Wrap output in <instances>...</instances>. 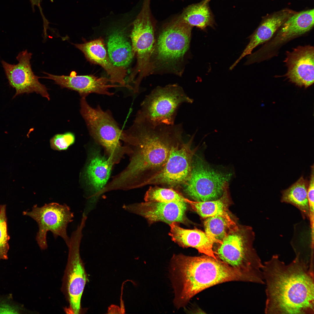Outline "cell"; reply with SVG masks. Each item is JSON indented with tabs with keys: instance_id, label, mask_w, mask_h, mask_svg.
Instances as JSON below:
<instances>
[{
	"instance_id": "1",
	"label": "cell",
	"mask_w": 314,
	"mask_h": 314,
	"mask_svg": "<svg viewBox=\"0 0 314 314\" xmlns=\"http://www.w3.org/2000/svg\"><path fill=\"white\" fill-rule=\"evenodd\" d=\"M182 124L154 125L135 119L122 131L121 140L129 158L127 166L108 183L113 190H127L144 183L163 167L172 148L183 141Z\"/></svg>"
},
{
	"instance_id": "2",
	"label": "cell",
	"mask_w": 314,
	"mask_h": 314,
	"mask_svg": "<svg viewBox=\"0 0 314 314\" xmlns=\"http://www.w3.org/2000/svg\"><path fill=\"white\" fill-rule=\"evenodd\" d=\"M262 272L265 313H314V266L296 257L286 264L276 254L263 264Z\"/></svg>"
},
{
	"instance_id": "3",
	"label": "cell",
	"mask_w": 314,
	"mask_h": 314,
	"mask_svg": "<svg viewBox=\"0 0 314 314\" xmlns=\"http://www.w3.org/2000/svg\"><path fill=\"white\" fill-rule=\"evenodd\" d=\"M170 277L174 293L173 303L179 308L194 296L215 285L231 281L256 283L251 275L207 255L174 254L170 265Z\"/></svg>"
},
{
	"instance_id": "4",
	"label": "cell",
	"mask_w": 314,
	"mask_h": 314,
	"mask_svg": "<svg viewBox=\"0 0 314 314\" xmlns=\"http://www.w3.org/2000/svg\"><path fill=\"white\" fill-rule=\"evenodd\" d=\"M192 27L178 17L166 24L155 42L150 72L159 69H175L188 49Z\"/></svg>"
},
{
	"instance_id": "5",
	"label": "cell",
	"mask_w": 314,
	"mask_h": 314,
	"mask_svg": "<svg viewBox=\"0 0 314 314\" xmlns=\"http://www.w3.org/2000/svg\"><path fill=\"white\" fill-rule=\"evenodd\" d=\"M80 113L90 133L104 148L108 158L114 165L118 163L126 154V149L121 144L122 130L109 110L104 111L99 106H90L85 98L80 100Z\"/></svg>"
},
{
	"instance_id": "6",
	"label": "cell",
	"mask_w": 314,
	"mask_h": 314,
	"mask_svg": "<svg viewBox=\"0 0 314 314\" xmlns=\"http://www.w3.org/2000/svg\"><path fill=\"white\" fill-rule=\"evenodd\" d=\"M193 101L177 84L158 86L144 98L135 119L154 125H174L180 105Z\"/></svg>"
},
{
	"instance_id": "7",
	"label": "cell",
	"mask_w": 314,
	"mask_h": 314,
	"mask_svg": "<svg viewBox=\"0 0 314 314\" xmlns=\"http://www.w3.org/2000/svg\"><path fill=\"white\" fill-rule=\"evenodd\" d=\"M150 1L145 0L141 11L133 22L130 35L137 62L128 82H133L135 92H139L142 79L149 73L150 60L155 42L154 25L150 10Z\"/></svg>"
},
{
	"instance_id": "8",
	"label": "cell",
	"mask_w": 314,
	"mask_h": 314,
	"mask_svg": "<svg viewBox=\"0 0 314 314\" xmlns=\"http://www.w3.org/2000/svg\"><path fill=\"white\" fill-rule=\"evenodd\" d=\"M214 252L217 259L255 277L264 283L262 263L248 240L239 229L231 231L223 239Z\"/></svg>"
},
{
	"instance_id": "9",
	"label": "cell",
	"mask_w": 314,
	"mask_h": 314,
	"mask_svg": "<svg viewBox=\"0 0 314 314\" xmlns=\"http://www.w3.org/2000/svg\"><path fill=\"white\" fill-rule=\"evenodd\" d=\"M24 215L30 217L37 223L39 229L36 240L42 250L47 247V239L48 231L51 232L56 238L60 237L68 247L70 238L67 233L68 224L73 221V213L66 204L52 202L41 207L34 205L31 210L23 212Z\"/></svg>"
},
{
	"instance_id": "10",
	"label": "cell",
	"mask_w": 314,
	"mask_h": 314,
	"mask_svg": "<svg viewBox=\"0 0 314 314\" xmlns=\"http://www.w3.org/2000/svg\"><path fill=\"white\" fill-rule=\"evenodd\" d=\"M231 175L215 171L201 160L193 161L190 177L183 185V191L194 201L215 200L223 195Z\"/></svg>"
},
{
	"instance_id": "11",
	"label": "cell",
	"mask_w": 314,
	"mask_h": 314,
	"mask_svg": "<svg viewBox=\"0 0 314 314\" xmlns=\"http://www.w3.org/2000/svg\"><path fill=\"white\" fill-rule=\"evenodd\" d=\"M85 222L81 221L72 234L68 247L69 254L65 280L70 309L73 313L78 314L81 301L86 282L87 276L80 254V246L83 236Z\"/></svg>"
},
{
	"instance_id": "12",
	"label": "cell",
	"mask_w": 314,
	"mask_h": 314,
	"mask_svg": "<svg viewBox=\"0 0 314 314\" xmlns=\"http://www.w3.org/2000/svg\"><path fill=\"white\" fill-rule=\"evenodd\" d=\"M194 135L185 143L182 141L172 149L163 168L143 183L162 185L174 187L183 185L188 179L191 171L194 151L191 145Z\"/></svg>"
},
{
	"instance_id": "13",
	"label": "cell",
	"mask_w": 314,
	"mask_h": 314,
	"mask_svg": "<svg viewBox=\"0 0 314 314\" xmlns=\"http://www.w3.org/2000/svg\"><path fill=\"white\" fill-rule=\"evenodd\" d=\"M32 55L31 53L25 50L18 54L16 59L18 63L16 65L1 61L9 84L16 90L13 98L24 93L35 92L49 100L47 88L40 83V77L35 75L32 70L30 64Z\"/></svg>"
},
{
	"instance_id": "14",
	"label": "cell",
	"mask_w": 314,
	"mask_h": 314,
	"mask_svg": "<svg viewBox=\"0 0 314 314\" xmlns=\"http://www.w3.org/2000/svg\"><path fill=\"white\" fill-rule=\"evenodd\" d=\"M89 154L85 172L89 186L87 200L83 212L87 215L95 208L114 165L108 158L102 156L98 149L93 148Z\"/></svg>"
},
{
	"instance_id": "15",
	"label": "cell",
	"mask_w": 314,
	"mask_h": 314,
	"mask_svg": "<svg viewBox=\"0 0 314 314\" xmlns=\"http://www.w3.org/2000/svg\"><path fill=\"white\" fill-rule=\"evenodd\" d=\"M122 208L128 212L144 217L149 224L162 222L169 225L174 222L184 223L187 203L182 201H145L124 205Z\"/></svg>"
},
{
	"instance_id": "16",
	"label": "cell",
	"mask_w": 314,
	"mask_h": 314,
	"mask_svg": "<svg viewBox=\"0 0 314 314\" xmlns=\"http://www.w3.org/2000/svg\"><path fill=\"white\" fill-rule=\"evenodd\" d=\"M284 62L287 71L284 76L296 86L307 88L314 83V47L299 46L286 52Z\"/></svg>"
},
{
	"instance_id": "17",
	"label": "cell",
	"mask_w": 314,
	"mask_h": 314,
	"mask_svg": "<svg viewBox=\"0 0 314 314\" xmlns=\"http://www.w3.org/2000/svg\"><path fill=\"white\" fill-rule=\"evenodd\" d=\"M47 76L43 77L52 80L62 88H66L77 92L82 97L85 98L89 94L95 93L112 96L114 94L109 92V89L122 87L121 85L108 84L110 79L98 77L92 75L70 76L54 75L46 72Z\"/></svg>"
},
{
	"instance_id": "18",
	"label": "cell",
	"mask_w": 314,
	"mask_h": 314,
	"mask_svg": "<svg viewBox=\"0 0 314 314\" xmlns=\"http://www.w3.org/2000/svg\"><path fill=\"white\" fill-rule=\"evenodd\" d=\"M74 45L83 52L88 61L104 69L109 76L111 83H119L123 87L131 89V86L125 85L127 70L124 67L116 66L111 63L102 38Z\"/></svg>"
},
{
	"instance_id": "19",
	"label": "cell",
	"mask_w": 314,
	"mask_h": 314,
	"mask_svg": "<svg viewBox=\"0 0 314 314\" xmlns=\"http://www.w3.org/2000/svg\"><path fill=\"white\" fill-rule=\"evenodd\" d=\"M313 9L295 12L289 17L280 28L275 37L262 48L268 53L294 38L309 31L314 26Z\"/></svg>"
},
{
	"instance_id": "20",
	"label": "cell",
	"mask_w": 314,
	"mask_h": 314,
	"mask_svg": "<svg viewBox=\"0 0 314 314\" xmlns=\"http://www.w3.org/2000/svg\"><path fill=\"white\" fill-rule=\"evenodd\" d=\"M110 30L106 42L109 58L115 66L126 68L135 55L130 36L123 26H115Z\"/></svg>"
},
{
	"instance_id": "21",
	"label": "cell",
	"mask_w": 314,
	"mask_h": 314,
	"mask_svg": "<svg viewBox=\"0 0 314 314\" xmlns=\"http://www.w3.org/2000/svg\"><path fill=\"white\" fill-rule=\"evenodd\" d=\"M295 13L291 10L286 9L265 18L249 37V44L230 69H233L243 57L251 54L253 50L258 46L269 40L287 19Z\"/></svg>"
},
{
	"instance_id": "22",
	"label": "cell",
	"mask_w": 314,
	"mask_h": 314,
	"mask_svg": "<svg viewBox=\"0 0 314 314\" xmlns=\"http://www.w3.org/2000/svg\"><path fill=\"white\" fill-rule=\"evenodd\" d=\"M178 223L174 222L169 224V235L173 241L181 247L194 248L200 253L218 259L213 251L214 243L205 232L197 229H183Z\"/></svg>"
},
{
	"instance_id": "23",
	"label": "cell",
	"mask_w": 314,
	"mask_h": 314,
	"mask_svg": "<svg viewBox=\"0 0 314 314\" xmlns=\"http://www.w3.org/2000/svg\"><path fill=\"white\" fill-rule=\"evenodd\" d=\"M210 1L202 0L188 6L177 17L192 27L196 26L202 30L208 26L214 28V17L209 5Z\"/></svg>"
},
{
	"instance_id": "24",
	"label": "cell",
	"mask_w": 314,
	"mask_h": 314,
	"mask_svg": "<svg viewBox=\"0 0 314 314\" xmlns=\"http://www.w3.org/2000/svg\"><path fill=\"white\" fill-rule=\"evenodd\" d=\"M308 184V181L302 176L289 188L281 191V201L294 206L300 210L304 218L309 220Z\"/></svg>"
},
{
	"instance_id": "25",
	"label": "cell",
	"mask_w": 314,
	"mask_h": 314,
	"mask_svg": "<svg viewBox=\"0 0 314 314\" xmlns=\"http://www.w3.org/2000/svg\"><path fill=\"white\" fill-rule=\"evenodd\" d=\"M204 225L206 235L214 243L219 244L229 233L238 229L228 213L207 218Z\"/></svg>"
},
{
	"instance_id": "26",
	"label": "cell",
	"mask_w": 314,
	"mask_h": 314,
	"mask_svg": "<svg viewBox=\"0 0 314 314\" xmlns=\"http://www.w3.org/2000/svg\"><path fill=\"white\" fill-rule=\"evenodd\" d=\"M228 186L225 188L222 196L217 199L204 202L190 200L188 204L203 218L228 214L226 205L228 199Z\"/></svg>"
},
{
	"instance_id": "27",
	"label": "cell",
	"mask_w": 314,
	"mask_h": 314,
	"mask_svg": "<svg viewBox=\"0 0 314 314\" xmlns=\"http://www.w3.org/2000/svg\"><path fill=\"white\" fill-rule=\"evenodd\" d=\"M144 199L146 202L168 203L182 201L188 204L190 200L172 188L158 186L150 187L145 195Z\"/></svg>"
},
{
	"instance_id": "28",
	"label": "cell",
	"mask_w": 314,
	"mask_h": 314,
	"mask_svg": "<svg viewBox=\"0 0 314 314\" xmlns=\"http://www.w3.org/2000/svg\"><path fill=\"white\" fill-rule=\"evenodd\" d=\"M6 208V205H0V260L8 259L9 249Z\"/></svg>"
},
{
	"instance_id": "29",
	"label": "cell",
	"mask_w": 314,
	"mask_h": 314,
	"mask_svg": "<svg viewBox=\"0 0 314 314\" xmlns=\"http://www.w3.org/2000/svg\"><path fill=\"white\" fill-rule=\"evenodd\" d=\"M25 311L22 305L13 300L11 294L0 295V313L20 314Z\"/></svg>"
},
{
	"instance_id": "30",
	"label": "cell",
	"mask_w": 314,
	"mask_h": 314,
	"mask_svg": "<svg viewBox=\"0 0 314 314\" xmlns=\"http://www.w3.org/2000/svg\"><path fill=\"white\" fill-rule=\"evenodd\" d=\"M75 140V135L71 132L57 134L51 139V147L52 149L55 150H65L74 143Z\"/></svg>"
},
{
	"instance_id": "31",
	"label": "cell",
	"mask_w": 314,
	"mask_h": 314,
	"mask_svg": "<svg viewBox=\"0 0 314 314\" xmlns=\"http://www.w3.org/2000/svg\"></svg>"
}]
</instances>
